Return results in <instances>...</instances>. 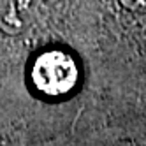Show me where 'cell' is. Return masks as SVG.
Listing matches in <instances>:
<instances>
[{"label": "cell", "mask_w": 146, "mask_h": 146, "mask_svg": "<svg viewBox=\"0 0 146 146\" xmlns=\"http://www.w3.org/2000/svg\"><path fill=\"white\" fill-rule=\"evenodd\" d=\"M34 86L49 97L69 93L78 83V67L64 51H46L32 67Z\"/></svg>", "instance_id": "cell-1"}, {"label": "cell", "mask_w": 146, "mask_h": 146, "mask_svg": "<svg viewBox=\"0 0 146 146\" xmlns=\"http://www.w3.org/2000/svg\"><path fill=\"white\" fill-rule=\"evenodd\" d=\"M39 0H0V23L4 27L11 28V23H14V28H21L27 18L34 13Z\"/></svg>", "instance_id": "cell-2"}]
</instances>
